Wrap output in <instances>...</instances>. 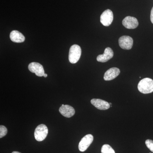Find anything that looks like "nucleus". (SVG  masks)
<instances>
[{
	"label": "nucleus",
	"mask_w": 153,
	"mask_h": 153,
	"mask_svg": "<svg viewBox=\"0 0 153 153\" xmlns=\"http://www.w3.org/2000/svg\"><path fill=\"white\" fill-rule=\"evenodd\" d=\"M138 89L141 93L149 94L153 92V80L150 78L142 79L138 84Z\"/></svg>",
	"instance_id": "1"
},
{
	"label": "nucleus",
	"mask_w": 153,
	"mask_h": 153,
	"mask_svg": "<svg viewBox=\"0 0 153 153\" xmlns=\"http://www.w3.org/2000/svg\"><path fill=\"white\" fill-rule=\"evenodd\" d=\"M81 55V49L79 45L74 44L69 49L68 59L69 62L74 64L78 62Z\"/></svg>",
	"instance_id": "2"
},
{
	"label": "nucleus",
	"mask_w": 153,
	"mask_h": 153,
	"mask_svg": "<svg viewBox=\"0 0 153 153\" xmlns=\"http://www.w3.org/2000/svg\"><path fill=\"white\" fill-rule=\"evenodd\" d=\"M48 133V129L44 124L38 126L35 129L34 135L35 139L38 141H42L47 137Z\"/></svg>",
	"instance_id": "3"
},
{
	"label": "nucleus",
	"mask_w": 153,
	"mask_h": 153,
	"mask_svg": "<svg viewBox=\"0 0 153 153\" xmlns=\"http://www.w3.org/2000/svg\"><path fill=\"white\" fill-rule=\"evenodd\" d=\"M114 16L112 11L109 9L105 10L100 16V22L103 26L108 27L113 20Z\"/></svg>",
	"instance_id": "4"
},
{
	"label": "nucleus",
	"mask_w": 153,
	"mask_h": 153,
	"mask_svg": "<svg viewBox=\"0 0 153 153\" xmlns=\"http://www.w3.org/2000/svg\"><path fill=\"white\" fill-rule=\"evenodd\" d=\"M93 140L94 137L92 135L90 134L86 135L79 142L78 146L79 150L81 152L86 151L93 142Z\"/></svg>",
	"instance_id": "5"
},
{
	"label": "nucleus",
	"mask_w": 153,
	"mask_h": 153,
	"mask_svg": "<svg viewBox=\"0 0 153 153\" xmlns=\"http://www.w3.org/2000/svg\"><path fill=\"white\" fill-rule=\"evenodd\" d=\"M120 47L125 50L131 49L133 45V40L131 37L128 36H123L119 39Z\"/></svg>",
	"instance_id": "6"
},
{
	"label": "nucleus",
	"mask_w": 153,
	"mask_h": 153,
	"mask_svg": "<svg viewBox=\"0 0 153 153\" xmlns=\"http://www.w3.org/2000/svg\"><path fill=\"white\" fill-rule=\"evenodd\" d=\"M28 68L31 72L35 73L38 76H44L45 74L44 67L39 63L36 62L30 63L28 66Z\"/></svg>",
	"instance_id": "7"
},
{
	"label": "nucleus",
	"mask_w": 153,
	"mask_h": 153,
	"mask_svg": "<svg viewBox=\"0 0 153 153\" xmlns=\"http://www.w3.org/2000/svg\"><path fill=\"white\" fill-rule=\"evenodd\" d=\"M122 23L124 27L128 29H135L139 25L137 19L131 16L126 17L123 21Z\"/></svg>",
	"instance_id": "8"
},
{
	"label": "nucleus",
	"mask_w": 153,
	"mask_h": 153,
	"mask_svg": "<svg viewBox=\"0 0 153 153\" xmlns=\"http://www.w3.org/2000/svg\"><path fill=\"white\" fill-rule=\"evenodd\" d=\"M114 56V52L112 49L110 47H107L105 49L104 52L102 55H99L97 57V60L100 62L104 63L111 59Z\"/></svg>",
	"instance_id": "9"
},
{
	"label": "nucleus",
	"mask_w": 153,
	"mask_h": 153,
	"mask_svg": "<svg viewBox=\"0 0 153 153\" xmlns=\"http://www.w3.org/2000/svg\"><path fill=\"white\" fill-rule=\"evenodd\" d=\"M91 102L97 108L101 110L108 109L111 106L109 102L99 99H93L91 100Z\"/></svg>",
	"instance_id": "10"
},
{
	"label": "nucleus",
	"mask_w": 153,
	"mask_h": 153,
	"mask_svg": "<svg viewBox=\"0 0 153 153\" xmlns=\"http://www.w3.org/2000/svg\"><path fill=\"white\" fill-rule=\"evenodd\" d=\"M59 111L62 115L67 118L73 116L75 114V110L70 105L62 104L59 108Z\"/></svg>",
	"instance_id": "11"
},
{
	"label": "nucleus",
	"mask_w": 153,
	"mask_h": 153,
	"mask_svg": "<svg viewBox=\"0 0 153 153\" xmlns=\"http://www.w3.org/2000/svg\"><path fill=\"white\" fill-rule=\"evenodd\" d=\"M120 72V70L116 67H113V68H109L105 73L104 80L106 81H109L114 79L119 75Z\"/></svg>",
	"instance_id": "12"
},
{
	"label": "nucleus",
	"mask_w": 153,
	"mask_h": 153,
	"mask_svg": "<svg viewBox=\"0 0 153 153\" xmlns=\"http://www.w3.org/2000/svg\"><path fill=\"white\" fill-rule=\"evenodd\" d=\"M10 38L13 42L18 43H22L25 40L24 35L17 30H14L11 32L10 34Z\"/></svg>",
	"instance_id": "13"
},
{
	"label": "nucleus",
	"mask_w": 153,
	"mask_h": 153,
	"mask_svg": "<svg viewBox=\"0 0 153 153\" xmlns=\"http://www.w3.org/2000/svg\"><path fill=\"white\" fill-rule=\"evenodd\" d=\"M102 153H115L114 150L108 144H105L101 149Z\"/></svg>",
	"instance_id": "14"
},
{
	"label": "nucleus",
	"mask_w": 153,
	"mask_h": 153,
	"mask_svg": "<svg viewBox=\"0 0 153 153\" xmlns=\"http://www.w3.org/2000/svg\"><path fill=\"white\" fill-rule=\"evenodd\" d=\"M7 133V128L4 126H0V138L3 137Z\"/></svg>",
	"instance_id": "15"
},
{
	"label": "nucleus",
	"mask_w": 153,
	"mask_h": 153,
	"mask_svg": "<svg viewBox=\"0 0 153 153\" xmlns=\"http://www.w3.org/2000/svg\"><path fill=\"white\" fill-rule=\"evenodd\" d=\"M146 144L148 149L153 153V141L151 140H147Z\"/></svg>",
	"instance_id": "16"
},
{
	"label": "nucleus",
	"mask_w": 153,
	"mask_h": 153,
	"mask_svg": "<svg viewBox=\"0 0 153 153\" xmlns=\"http://www.w3.org/2000/svg\"><path fill=\"white\" fill-rule=\"evenodd\" d=\"M150 19L151 22L153 24V7L151 10Z\"/></svg>",
	"instance_id": "17"
},
{
	"label": "nucleus",
	"mask_w": 153,
	"mask_h": 153,
	"mask_svg": "<svg viewBox=\"0 0 153 153\" xmlns=\"http://www.w3.org/2000/svg\"><path fill=\"white\" fill-rule=\"evenodd\" d=\"M44 77H47V74H44Z\"/></svg>",
	"instance_id": "18"
},
{
	"label": "nucleus",
	"mask_w": 153,
	"mask_h": 153,
	"mask_svg": "<svg viewBox=\"0 0 153 153\" xmlns=\"http://www.w3.org/2000/svg\"><path fill=\"white\" fill-rule=\"evenodd\" d=\"M12 153H21L19 152H12Z\"/></svg>",
	"instance_id": "19"
},
{
	"label": "nucleus",
	"mask_w": 153,
	"mask_h": 153,
	"mask_svg": "<svg viewBox=\"0 0 153 153\" xmlns=\"http://www.w3.org/2000/svg\"><path fill=\"white\" fill-rule=\"evenodd\" d=\"M109 104L110 105H112V103H109Z\"/></svg>",
	"instance_id": "20"
},
{
	"label": "nucleus",
	"mask_w": 153,
	"mask_h": 153,
	"mask_svg": "<svg viewBox=\"0 0 153 153\" xmlns=\"http://www.w3.org/2000/svg\"></svg>",
	"instance_id": "21"
}]
</instances>
